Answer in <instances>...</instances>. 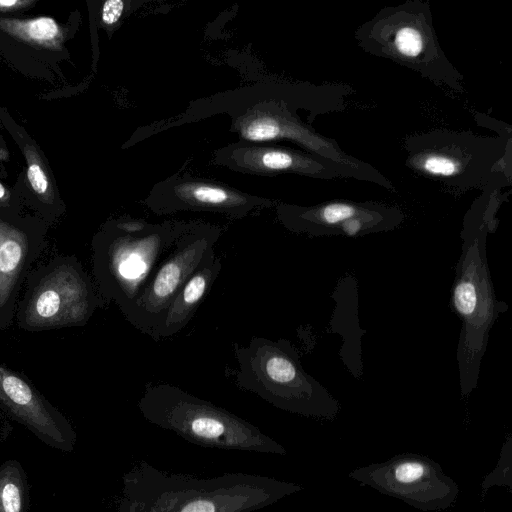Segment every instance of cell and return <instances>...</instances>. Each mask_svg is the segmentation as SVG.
Listing matches in <instances>:
<instances>
[{
  "label": "cell",
  "instance_id": "8992f818",
  "mask_svg": "<svg viewBox=\"0 0 512 512\" xmlns=\"http://www.w3.org/2000/svg\"><path fill=\"white\" fill-rule=\"evenodd\" d=\"M14 321L20 330L42 332L87 324L106 306L93 278L74 255H59L31 270Z\"/></svg>",
  "mask_w": 512,
  "mask_h": 512
},
{
  "label": "cell",
  "instance_id": "ba28073f",
  "mask_svg": "<svg viewBox=\"0 0 512 512\" xmlns=\"http://www.w3.org/2000/svg\"><path fill=\"white\" fill-rule=\"evenodd\" d=\"M220 229L196 224L185 232L156 270L151 282L125 319L140 332L153 338L172 299L197 270L206 253L220 238Z\"/></svg>",
  "mask_w": 512,
  "mask_h": 512
},
{
  "label": "cell",
  "instance_id": "2e32d148",
  "mask_svg": "<svg viewBox=\"0 0 512 512\" xmlns=\"http://www.w3.org/2000/svg\"><path fill=\"white\" fill-rule=\"evenodd\" d=\"M512 439L508 436L506 442L503 444L499 459L495 469L491 471L483 480L481 484L483 495L493 486L508 487L511 489V473H512Z\"/></svg>",
  "mask_w": 512,
  "mask_h": 512
},
{
  "label": "cell",
  "instance_id": "5bb4252c",
  "mask_svg": "<svg viewBox=\"0 0 512 512\" xmlns=\"http://www.w3.org/2000/svg\"><path fill=\"white\" fill-rule=\"evenodd\" d=\"M29 486L26 473L16 460L0 466V512H27Z\"/></svg>",
  "mask_w": 512,
  "mask_h": 512
},
{
  "label": "cell",
  "instance_id": "277c9868",
  "mask_svg": "<svg viewBox=\"0 0 512 512\" xmlns=\"http://www.w3.org/2000/svg\"><path fill=\"white\" fill-rule=\"evenodd\" d=\"M137 406L149 423L202 447L287 454L252 423L172 384H147Z\"/></svg>",
  "mask_w": 512,
  "mask_h": 512
},
{
  "label": "cell",
  "instance_id": "d6986e66",
  "mask_svg": "<svg viewBox=\"0 0 512 512\" xmlns=\"http://www.w3.org/2000/svg\"><path fill=\"white\" fill-rule=\"evenodd\" d=\"M423 167L426 171L435 175L450 176L457 172V164L455 162L440 156L427 158Z\"/></svg>",
  "mask_w": 512,
  "mask_h": 512
},
{
  "label": "cell",
  "instance_id": "3957f363",
  "mask_svg": "<svg viewBox=\"0 0 512 512\" xmlns=\"http://www.w3.org/2000/svg\"><path fill=\"white\" fill-rule=\"evenodd\" d=\"M238 368L235 385L283 411L333 420L339 401L302 366L295 346L287 339L252 337L247 345L234 344Z\"/></svg>",
  "mask_w": 512,
  "mask_h": 512
},
{
  "label": "cell",
  "instance_id": "7a4b0ae2",
  "mask_svg": "<svg viewBox=\"0 0 512 512\" xmlns=\"http://www.w3.org/2000/svg\"><path fill=\"white\" fill-rule=\"evenodd\" d=\"M195 225L171 221L149 224L138 219L108 223L91 244L92 278L105 304L115 303L124 316L176 241Z\"/></svg>",
  "mask_w": 512,
  "mask_h": 512
},
{
  "label": "cell",
  "instance_id": "44dd1931",
  "mask_svg": "<svg viewBox=\"0 0 512 512\" xmlns=\"http://www.w3.org/2000/svg\"><path fill=\"white\" fill-rule=\"evenodd\" d=\"M32 4L31 1L21 0H0V11H11L23 8Z\"/></svg>",
  "mask_w": 512,
  "mask_h": 512
},
{
  "label": "cell",
  "instance_id": "9c48e42d",
  "mask_svg": "<svg viewBox=\"0 0 512 512\" xmlns=\"http://www.w3.org/2000/svg\"><path fill=\"white\" fill-rule=\"evenodd\" d=\"M0 404L46 445L71 452L76 433L67 418L22 373L0 363Z\"/></svg>",
  "mask_w": 512,
  "mask_h": 512
},
{
  "label": "cell",
  "instance_id": "7402d4cb",
  "mask_svg": "<svg viewBox=\"0 0 512 512\" xmlns=\"http://www.w3.org/2000/svg\"><path fill=\"white\" fill-rule=\"evenodd\" d=\"M9 199L6 188L0 183V204L5 205Z\"/></svg>",
  "mask_w": 512,
  "mask_h": 512
},
{
  "label": "cell",
  "instance_id": "6da1fadb",
  "mask_svg": "<svg viewBox=\"0 0 512 512\" xmlns=\"http://www.w3.org/2000/svg\"><path fill=\"white\" fill-rule=\"evenodd\" d=\"M304 488L247 473L195 477L139 462L122 479L116 512H254Z\"/></svg>",
  "mask_w": 512,
  "mask_h": 512
},
{
  "label": "cell",
  "instance_id": "ac0fdd59",
  "mask_svg": "<svg viewBox=\"0 0 512 512\" xmlns=\"http://www.w3.org/2000/svg\"><path fill=\"white\" fill-rule=\"evenodd\" d=\"M394 43L400 53L410 57L417 56L423 48L421 35L411 27L401 28L395 35Z\"/></svg>",
  "mask_w": 512,
  "mask_h": 512
},
{
  "label": "cell",
  "instance_id": "52a82bcc",
  "mask_svg": "<svg viewBox=\"0 0 512 512\" xmlns=\"http://www.w3.org/2000/svg\"><path fill=\"white\" fill-rule=\"evenodd\" d=\"M349 477L425 512L448 509L459 495L457 483L440 464L417 453L398 454L384 462L356 468Z\"/></svg>",
  "mask_w": 512,
  "mask_h": 512
},
{
  "label": "cell",
  "instance_id": "8fae6325",
  "mask_svg": "<svg viewBox=\"0 0 512 512\" xmlns=\"http://www.w3.org/2000/svg\"><path fill=\"white\" fill-rule=\"evenodd\" d=\"M271 202L222 184L183 180L161 190L150 201V207L158 214L179 210L208 211L242 218L254 209L269 206Z\"/></svg>",
  "mask_w": 512,
  "mask_h": 512
},
{
  "label": "cell",
  "instance_id": "30bf717a",
  "mask_svg": "<svg viewBox=\"0 0 512 512\" xmlns=\"http://www.w3.org/2000/svg\"><path fill=\"white\" fill-rule=\"evenodd\" d=\"M41 223L0 216V330L14 321L22 284L45 249Z\"/></svg>",
  "mask_w": 512,
  "mask_h": 512
},
{
  "label": "cell",
  "instance_id": "9a60e30c",
  "mask_svg": "<svg viewBox=\"0 0 512 512\" xmlns=\"http://www.w3.org/2000/svg\"><path fill=\"white\" fill-rule=\"evenodd\" d=\"M0 27L11 34L45 46H55L61 38L57 22L50 17L29 20H0Z\"/></svg>",
  "mask_w": 512,
  "mask_h": 512
},
{
  "label": "cell",
  "instance_id": "7c38bea8",
  "mask_svg": "<svg viewBox=\"0 0 512 512\" xmlns=\"http://www.w3.org/2000/svg\"><path fill=\"white\" fill-rule=\"evenodd\" d=\"M279 219L288 229L310 235L342 234L361 236L384 229L382 217L360 211L353 205L332 203L316 211L296 212L288 208L278 210Z\"/></svg>",
  "mask_w": 512,
  "mask_h": 512
},
{
  "label": "cell",
  "instance_id": "ffe728a7",
  "mask_svg": "<svg viewBox=\"0 0 512 512\" xmlns=\"http://www.w3.org/2000/svg\"><path fill=\"white\" fill-rule=\"evenodd\" d=\"M125 2L122 0H107L101 9V21L106 26L118 23L124 12Z\"/></svg>",
  "mask_w": 512,
  "mask_h": 512
},
{
  "label": "cell",
  "instance_id": "5b68a950",
  "mask_svg": "<svg viewBox=\"0 0 512 512\" xmlns=\"http://www.w3.org/2000/svg\"><path fill=\"white\" fill-rule=\"evenodd\" d=\"M465 232L451 291V305L461 320L456 350L461 395L476 388L491 328L507 309L497 299L488 266L486 230Z\"/></svg>",
  "mask_w": 512,
  "mask_h": 512
},
{
  "label": "cell",
  "instance_id": "4fadbf2b",
  "mask_svg": "<svg viewBox=\"0 0 512 512\" xmlns=\"http://www.w3.org/2000/svg\"><path fill=\"white\" fill-rule=\"evenodd\" d=\"M222 270V259L210 249L197 270L167 307L152 339L159 341L179 333L194 317Z\"/></svg>",
  "mask_w": 512,
  "mask_h": 512
},
{
  "label": "cell",
  "instance_id": "e0dca14e",
  "mask_svg": "<svg viewBox=\"0 0 512 512\" xmlns=\"http://www.w3.org/2000/svg\"><path fill=\"white\" fill-rule=\"evenodd\" d=\"M27 178L33 191L41 197H46L49 192V180L38 157L32 152L27 153Z\"/></svg>",
  "mask_w": 512,
  "mask_h": 512
}]
</instances>
